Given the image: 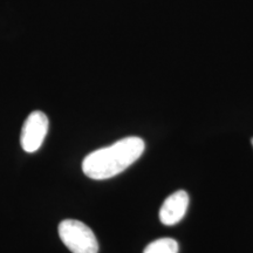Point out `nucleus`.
Returning <instances> with one entry per match:
<instances>
[{
    "label": "nucleus",
    "instance_id": "nucleus-1",
    "mask_svg": "<svg viewBox=\"0 0 253 253\" xmlns=\"http://www.w3.org/2000/svg\"><path fill=\"white\" fill-rule=\"evenodd\" d=\"M144 141L137 136L122 138L84 157L82 170L91 179H108L118 176L142 156Z\"/></svg>",
    "mask_w": 253,
    "mask_h": 253
},
{
    "label": "nucleus",
    "instance_id": "nucleus-2",
    "mask_svg": "<svg viewBox=\"0 0 253 253\" xmlns=\"http://www.w3.org/2000/svg\"><path fill=\"white\" fill-rule=\"evenodd\" d=\"M59 236L72 253H97L99 243L94 232L80 220L65 219L59 224Z\"/></svg>",
    "mask_w": 253,
    "mask_h": 253
},
{
    "label": "nucleus",
    "instance_id": "nucleus-3",
    "mask_svg": "<svg viewBox=\"0 0 253 253\" xmlns=\"http://www.w3.org/2000/svg\"><path fill=\"white\" fill-rule=\"evenodd\" d=\"M48 118L45 113L36 110L28 115L20 135L21 148L26 153H36L39 150L48 131Z\"/></svg>",
    "mask_w": 253,
    "mask_h": 253
},
{
    "label": "nucleus",
    "instance_id": "nucleus-4",
    "mask_svg": "<svg viewBox=\"0 0 253 253\" xmlns=\"http://www.w3.org/2000/svg\"><path fill=\"white\" fill-rule=\"evenodd\" d=\"M189 207V195L184 190H178L170 195L160 210V219L167 226L175 225L183 219Z\"/></svg>",
    "mask_w": 253,
    "mask_h": 253
},
{
    "label": "nucleus",
    "instance_id": "nucleus-5",
    "mask_svg": "<svg viewBox=\"0 0 253 253\" xmlns=\"http://www.w3.org/2000/svg\"><path fill=\"white\" fill-rule=\"evenodd\" d=\"M143 253H178V243L172 238H161L150 243Z\"/></svg>",
    "mask_w": 253,
    "mask_h": 253
},
{
    "label": "nucleus",
    "instance_id": "nucleus-6",
    "mask_svg": "<svg viewBox=\"0 0 253 253\" xmlns=\"http://www.w3.org/2000/svg\"><path fill=\"white\" fill-rule=\"evenodd\" d=\"M252 145H253V140H252Z\"/></svg>",
    "mask_w": 253,
    "mask_h": 253
}]
</instances>
